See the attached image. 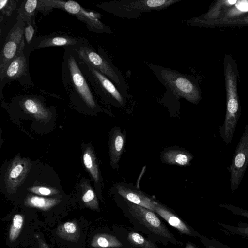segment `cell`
Returning a JSON list of instances; mask_svg holds the SVG:
<instances>
[{
	"mask_svg": "<svg viewBox=\"0 0 248 248\" xmlns=\"http://www.w3.org/2000/svg\"><path fill=\"white\" fill-rule=\"evenodd\" d=\"M77 47L64 48L65 50L62 64L63 86L73 101H79L89 108H97L98 105L93 91L78 64Z\"/></svg>",
	"mask_w": 248,
	"mask_h": 248,
	"instance_id": "cell-1",
	"label": "cell"
},
{
	"mask_svg": "<svg viewBox=\"0 0 248 248\" xmlns=\"http://www.w3.org/2000/svg\"><path fill=\"white\" fill-rule=\"evenodd\" d=\"M158 80L166 88L165 95L183 98L191 103L197 104L201 99L200 89L193 78L170 68L147 63Z\"/></svg>",
	"mask_w": 248,
	"mask_h": 248,
	"instance_id": "cell-2",
	"label": "cell"
},
{
	"mask_svg": "<svg viewBox=\"0 0 248 248\" xmlns=\"http://www.w3.org/2000/svg\"><path fill=\"white\" fill-rule=\"evenodd\" d=\"M183 0H118L103 2L96 6L118 17L137 19L142 14L160 11Z\"/></svg>",
	"mask_w": 248,
	"mask_h": 248,
	"instance_id": "cell-3",
	"label": "cell"
},
{
	"mask_svg": "<svg viewBox=\"0 0 248 248\" xmlns=\"http://www.w3.org/2000/svg\"><path fill=\"white\" fill-rule=\"evenodd\" d=\"M77 59L80 70L93 91L106 102L118 107H124L128 95L121 92L111 80L79 57L78 53Z\"/></svg>",
	"mask_w": 248,
	"mask_h": 248,
	"instance_id": "cell-4",
	"label": "cell"
},
{
	"mask_svg": "<svg viewBox=\"0 0 248 248\" xmlns=\"http://www.w3.org/2000/svg\"><path fill=\"white\" fill-rule=\"evenodd\" d=\"M76 50L79 57L108 77L121 92L127 94L128 86L126 81L103 48L99 46L97 51H96L85 39L83 43L76 47Z\"/></svg>",
	"mask_w": 248,
	"mask_h": 248,
	"instance_id": "cell-5",
	"label": "cell"
},
{
	"mask_svg": "<svg viewBox=\"0 0 248 248\" xmlns=\"http://www.w3.org/2000/svg\"><path fill=\"white\" fill-rule=\"evenodd\" d=\"M248 166V124L235 150L232 163L228 167L230 173V189L237 190L241 184Z\"/></svg>",
	"mask_w": 248,
	"mask_h": 248,
	"instance_id": "cell-6",
	"label": "cell"
},
{
	"mask_svg": "<svg viewBox=\"0 0 248 248\" xmlns=\"http://www.w3.org/2000/svg\"><path fill=\"white\" fill-rule=\"evenodd\" d=\"M26 23L18 15L16 23L6 37L0 54V78L7 66L16 57L24 40Z\"/></svg>",
	"mask_w": 248,
	"mask_h": 248,
	"instance_id": "cell-7",
	"label": "cell"
},
{
	"mask_svg": "<svg viewBox=\"0 0 248 248\" xmlns=\"http://www.w3.org/2000/svg\"><path fill=\"white\" fill-rule=\"evenodd\" d=\"M126 203L130 214L138 222L154 233L167 238L172 243L177 242L154 211L126 200Z\"/></svg>",
	"mask_w": 248,
	"mask_h": 248,
	"instance_id": "cell-8",
	"label": "cell"
},
{
	"mask_svg": "<svg viewBox=\"0 0 248 248\" xmlns=\"http://www.w3.org/2000/svg\"><path fill=\"white\" fill-rule=\"evenodd\" d=\"M60 9L74 15L78 19L86 23L92 31L99 33H114L109 27L101 21V15L86 11L76 1L61 0Z\"/></svg>",
	"mask_w": 248,
	"mask_h": 248,
	"instance_id": "cell-9",
	"label": "cell"
},
{
	"mask_svg": "<svg viewBox=\"0 0 248 248\" xmlns=\"http://www.w3.org/2000/svg\"><path fill=\"white\" fill-rule=\"evenodd\" d=\"M30 78L29 73L28 56L25 53V40L22 41L16 57L11 62L1 77V84L13 80L21 81L23 78Z\"/></svg>",
	"mask_w": 248,
	"mask_h": 248,
	"instance_id": "cell-10",
	"label": "cell"
},
{
	"mask_svg": "<svg viewBox=\"0 0 248 248\" xmlns=\"http://www.w3.org/2000/svg\"><path fill=\"white\" fill-rule=\"evenodd\" d=\"M31 164L27 158L16 157L8 168L5 183L7 191L14 194L22 184L27 176Z\"/></svg>",
	"mask_w": 248,
	"mask_h": 248,
	"instance_id": "cell-11",
	"label": "cell"
},
{
	"mask_svg": "<svg viewBox=\"0 0 248 248\" xmlns=\"http://www.w3.org/2000/svg\"><path fill=\"white\" fill-rule=\"evenodd\" d=\"M115 186L117 193L125 200L155 212L156 202L134 187L135 186L131 184L120 182L117 183Z\"/></svg>",
	"mask_w": 248,
	"mask_h": 248,
	"instance_id": "cell-12",
	"label": "cell"
},
{
	"mask_svg": "<svg viewBox=\"0 0 248 248\" xmlns=\"http://www.w3.org/2000/svg\"><path fill=\"white\" fill-rule=\"evenodd\" d=\"M126 140L125 130L120 127L113 128L109 136V153L110 165L113 169L119 167V162L123 154Z\"/></svg>",
	"mask_w": 248,
	"mask_h": 248,
	"instance_id": "cell-13",
	"label": "cell"
},
{
	"mask_svg": "<svg viewBox=\"0 0 248 248\" xmlns=\"http://www.w3.org/2000/svg\"><path fill=\"white\" fill-rule=\"evenodd\" d=\"M86 39L76 38L65 34H54L38 38L34 46L36 49L53 46H78Z\"/></svg>",
	"mask_w": 248,
	"mask_h": 248,
	"instance_id": "cell-14",
	"label": "cell"
},
{
	"mask_svg": "<svg viewBox=\"0 0 248 248\" xmlns=\"http://www.w3.org/2000/svg\"><path fill=\"white\" fill-rule=\"evenodd\" d=\"M83 161L93 180L98 195L100 198L102 199L103 180L97 164L96 157L92 146L88 145L84 149Z\"/></svg>",
	"mask_w": 248,
	"mask_h": 248,
	"instance_id": "cell-15",
	"label": "cell"
},
{
	"mask_svg": "<svg viewBox=\"0 0 248 248\" xmlns=\"http://www.w3.org/2000/svg\"><path fill=\"white\" fill-rule=\"evenodd\" d=\"M194 158L193 155L183 148L171 147L165 149L160 158L163 162L179 166H188Z\"/></svg>",
	"mask_w": 248,
	"mask_h": 248,
	"instance_id": "cell-16",
	"label": "cell"
},
{
	"mask_svg": "<svg viewBox=\"0 0 248 248\" xmlns=\"http://www.w3.org/2000/svg\"><path fill=\"white\" fill-rule=\"evenodd\" d=\"M155 212L156 213L170 225L177 229L181 232L190 236L201 237L202 236L197 232L191 230L180 218L163 205L156 202Z\"/></svg>",
	"mask_w": 248,
	"mask_h": 248,
	"instance_id": "cell-17",
	"label": "cell"
},
{
	"mask_svg": "<svg viewBox=\"0 0 248 248\" xmlns=\"http://www.w3.org/2000/svg\"><path fill=\"white\" fill-rule=\"evenodd\" d=\"M22 108L27 113L36 119L46 120L50 117V112L42 102L35 97H25L21 101Z\"/></svg>",
	"mask_w": 248,
	"mask_h": 248,
	"instance_id": "cell-18",
	"label": "cell"
},
{
	"mask_svg": "<svg viewBox=\"0 0 248 248\" xmlns=\"http://www.w3.org/2000/svg\"><path fill=\"white\" fill-rule=\"evenodd\" d=\"M57 198H48L34 195L26 197L24 204L26 206L46 211L51 209L61 202Z\"/></svg>",
	"mask_w": 248,
	"mask_h": 248,
	"instance_id": "cell-19",
	"label": "cell"
},
{
	"mask_svg": "<svg viewBox=\"0 0 248 248\" xmlns=\"http://www.w3.org/2000/svg\"><path fill=\"white\" fill-rule=\"evenodd\" d=\"M56 234L60 238L71 242L77 241L80 234L78 226L74 221L60 225L56 230Z\"/></svg>",
	"mask_w": 248,
	"mask_h": 248,
	"instance_id": "cell-20",
	"label": "cell"
},
{
	"mask_svg": "<svg viewBox=\"0 0 248 248\" xmlns=\"http://www.w3.org/2000/svg\"><path fill=\"white\" fill-rule=\"evenodd\" d=\"M91 246L94 248H118L122 244L115 236L108 233H98L93 238Z\"/></svg>",
	"mask_w": 248,
	"mask_h": 248,
	"instance_id": "cell-21",
	"label": "cell"
},
{
	"mask_svg": "<svg viewBox=\"0 0 248 248\" xmlns=\"http://www.w3.org/2000/svg\"><path fill=\"white\" fill-rule=\"evenodd\" d=\"M39 0H24L19 7L18 13L26 24L32 23L35 20V13L37 11Z\"/></svg>",
	"mask_w": 248,
	"mask_h": 248,
	"instance_id": "cell-22",
	"label": "cell"
},
{
	"mask_svg": "<svg viewBox=\"0 0 248 248\" xmlns=\"http://www.w3.org/2000/svg\"><path fill=\"white\" fill-rule=\"evenodd\" d=\"M81 199L85 205L94 210L100 212L99 204L97 196L90 185L85 182L82 185Z\"/></svg>",
	"mask_w": 248,
	"mask_h": 248,
	"instance_id": "cell-23",
	"label": "cell"
},
{
	"mask_svg": "<svg viewBox=\"0 0 248 248\" xmlns=\"http://www.w3.org/2000/svg\"><path fill=\"white\" fill-rule=\"evenodd\" d=\"M24 221V217L22 215L16 214L14 215L8 234V238L11 242L15 241L18 237L23 227Z\"/></svg>",
	"mask_w": 248,
	"mask_h": 248,
	"instance_id": "cell-24",
	"label": "cell"
},
{
	"mask_svg": "<svg viewBox=\"0 0 248 248\" xmlns=\"http://www.w3.org/2000/svg\"><path fill=\"white\" fill-rule=\"evenodd\" d=\"M223 230L222 231L229 233L231 234L241 235L248 237V223L240 221L236 226L231 225L217 222Z\"/></svg>",
	"mask_w": 248,
	"mask_h": 248,
	"instance_id": "cell-25",
	"label": "cell"
},
{
	"mask_svg": "<svg viewBox=\"0 0 248 248\" xmlns=\"http://www.w3.org/2000/svg\"><path fill=\"white\" fill-rule=\"evenodd\" d=\"M127 239L133 246L143 248H155V245L151 241L144 238L141 235L135 232H129Z\"/></svg>",
	"mask_w": 248,
	"mask_h": 248,
	"instance_id": "cell-26",
	"label": "cell"
},
{
	"mask_svg": "<svg viewBox=\"0 0 248 248\" xmlns=\"http://www.w3.org/2000/svg\"><path fill=\"white\" fill-rule=\"evenodd\" d=\"M59 0H39L37 11L46 14V12H49L53 8L59 9Z\"/></svg>",
	"mask_w": 248,
	"mask_h": 248,
	"instance_id": "cell-27",
	"label": "cell"
},
{
	"mask_svg": "<svg viewBox=\"0 0 248 248\" xmlns=\"http://www.w3.org/2000/svg\"><path fill=\"white\" fill-rule=\"evenodd\" d=\"M17 0H0V11L1 14L10 16L16 9Z\"/></svg>",
	"mask_w": 248,
	"mask_h": 248,
	"instance_id": "cell-28",
	"label": "cell"
},
{
	"mask_svg": "<svg viewBox=\"0 0 248 248\" xmlns=\"http://www.w3.org/2000/svg\"><path fill=\"white\" fill-rule=\"evenodd\" d=\"M35 21L30 24H26L24 28V37L25 43V47L29 46L31 44L33 37L36 31Z\"/></svg>",
	"mask_w": 248,
	"mask_h": 248,
	"instance_id": "cell-29",
	"label": "cell"
},
{
	"mask_svg": "<svg viewBox=\"0 0 248 248\" xmlns=\"http://www.w3.org/2000/svg\"><path fill=\"white\" fill-rule=\"evenodd\" d=\"M201 238L206 248H232L215 238L209 239L205 236Z\"/></svg>",
	"mask_w": 248,
	"mask_h": 248,
	"instance_id": "cell-30",
	"label": "cell"
},
{
	"mask_svg": "<svg viewBox=\"0 0 248 248\" xmlns=\"http://www.w3.org/2000/svg\"><path fill=\"white\" fill-rule=\"evenodd\" d=\"M29 191L41 196L53 195L58 193V191L55 189L41 186H32L29 188Z\"/></svg>",
	"mask_w": 248,
	"mask_h": 248,
	"instance_id": "cell-31",
	"label": "cell"
},
{
	"mask_svg": "<svg viewBox=\"0 0 248 248\" xmlns=\"http://www.w3.org/2000/svg\"><path fill=\"white\" fill-rule=\"evenodd\" d=\"M219 206L235 215L241 216L248 218V210L230 204H221Z\"/></svg>",
	"mask_w": 248,
	"mask_h": 248,
	"instance_id": "cell-32",
	"label": "cell"
},
{
	"mask_svg": "<svg viewBox=\"0 0 248 248\" xmlns=\"http://www.w3.org/2000/svg\"><path fill=\"white\" fill-rule=\"evenodd\" d=\"M35 236L38 242L39 248H49L47 244L39 234H36Z\"/></svg>",
	"mask_w": 248,
	"mask_h": 248,
	"instance_id": "cell-33",
	"label": "cell"
},
{
	"mask_svg": "<svg viewBox=\"0 0 248 248\" xmlns=\"http://www.w3.org/2000/svg\"><path fill=\"white\" fill-rule=\"evenodd\" d=\"M237 7L241 11H248V3L247 1H240L236 5Z\"/></svg>",
	"mask_w": 248,
	"mask_h": 248,
	"instance_id": "cell-34",
	"label": "cell"
},
{
	"mask_svg": "<svg viewBox=\"0 0 248 248\" xmlns=\"http://www.w3.org/2000/svg\"><path fill=\"white\" fill-rule=\"evenodd\" d=\"M185 248H197L194 245L191 243L187 242Z\"/></svg>",
	"mask_w": 248,
	"mask_h": 248,
	"instance_id": "cell-35",
	"label": "cell"
},
{
	"mask_svg": "<svg viewBox=\"0 0 248 248\" xmlns=\"http://www.w3.org/2000/svg\"><path fill=\"white\" fill-rule=\"evenodd\" d=\"M237 2V0H230L228 1V2L230 4H235V3H236Z\"/></svg>",
	"mask_w": 248,
	"mask_h": 248,
	"instance_id": "cell-36",
	"label": "cell"
}]
</instances>
